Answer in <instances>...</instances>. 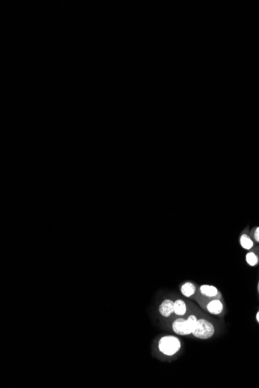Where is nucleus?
<instances>
[{
	"label": "nucleus",
	"mask_w": 259,
	"mask_h": 388,
	"mask_svg": "<svg viewBox=\"0 0 259 388\" xmlns=\"http://www.w3.org/2000/svg\"><path fill=\"white\" fill-rule=\"evenodd\" d=\"M217 325L216 319L210 317L209 314L204 311L198 319L191 337L202 340L213 338L217 333Z\"/></svg>",
	"instance_id": "obj_1"
},
{
	"label": "nucleus",
	"mask_w": 259,
	"mask_h": 388,
	"mask_svg": "<svg viewBox=\"0 0 259 388\" xmlns=\"http://www.w3.org/2000/svg\"><path fill=\"white\" fill-rule=\"evenodd\" d=\"M160 315L163 317L170 318L174 315V301L172 299H165L161 302L158 307Z\"/></svg>",
	"instance_id": "obj_8"
},
{
	"label": "nucleus",
	"mask_w": 259,
	"mask_h": 388,
	"mask_svg": "<svg viewBox=\"0 0 259 388\" xmlns=\"http://www.w3.org/2000/svg\"><path fill=\"white\" fill-rule=\"evenodd\" d=\"M172 331L178 336H192V329L186 321V317H175L171 323Z\"/></svg>",
	"instance_id": "obj_5"
},
{
	"label": "nucleus",
	"mask_w": 259,
	"mask_h": 388,
	"mask_svg": "<svg viewBox=\"0 0 259 388\" xmlns=\"http://www.w3.org/2000/svg\"><path fill=\"white\" fill-rule=\"evenodd\" d=\"M199 286L192 281H185L180 285V291L185 298L196 302L199 296Z\"/></svg>",
	"instance_id": "obj_6"
},
{
	"label": "nucleus",
	"mask_w": 259,
	"mask_h": 388,
	"mask_svg": "<svg viewBox=\"0 0 259 388\" xmlns=\"http://www.w3.org/2000/svg\"><path fill=\"white\" fill-rule=\"evenodd\" d=\"M196 302L202 309L209 315L216 317H223L226 314V305L223 298H196Z\"/></svg>",
	"instance_id": "obj_3"
},
{
	"label": "nucleus",
	"mask_w": 259,
	"mask_h": 388,
	"mask_svg": "<svg viewBox=\"0 0 259 388\" xmlns=\"http://www.w3.org/2000/svg\"><path fill=\"white\" fill-rule=\"evenodd\" d=\"M250 236L253 239L255 242L259 243V226L255 227L250 232Z\"/></svg>",
	"instance_id": "obj_11"
},
{
	"label": "nucleus",
	"mask_w": 259,
	"mask_h": 388,
	"mask_svg": "<svg viewBox=\"0 0 259 388\" xmlns=\"http://www.w3.org/2000/svg\"><path fill=\"white\" fill-rule=\"evenodd\" d=\"M157 350L161 355L166 357H174L183 350V342L175 336H164L157 342Z\"/></svg>",
	"instance_id": "obj_2"
},
{
	"label": "nucleus",
	"mask_w": 259,
	"mask_h": 388,
	"mask_svg": "<svg viewBox=\"0 0 259 388\" xmlns=\"http://www.w3.org/2000/svg\"><path fill=\"white\" fill-rule=\"evenodd\" d=\"M223 298V294L217 287L211 285H202L199 286V296L198 298Z\"/></svg>",
	"instance_id": "obj_7"
},
{
	"label": "nucleus",
	"mask_w": 259,
	"mask_h": 388,
	"mask_svg": "<svg viewBox=\"0 0 259 388\" xmlns=\"http://www.w3.org/2000/svg\"><path fill=\"white\" fill-rule=\"evenodd\" d=\"M257 291H258V294H259V281H258Z\"/></svg>",
	"instance_id": "obj_13"
},
{
	"label": "nucleus",
	"mask_w": 259,
	"mask_h": 388,
	"mask_svg": "<svg viewBox=\"0 0 259 388\" xmlns=\"http://www.w3.org/2000/svg\"><path fill=\"white\" fill-rule=\"evenodd\" d=\"M239 242H240L241 246H242L244 250H252L255 247V241L250 236V233L243 232L239 237Z\"/></svg>",
	"instance_id": "obj_10"
},
{
	"label": "nucleus",
	"mask_w": 259,
	"mask_h": 388,
	"mask_svg": "<svg viewBox=\"0 0 259 388\" xmlns=\"http://www.w3.org/2000/svg\"><path fill=\"white\" fill-rule=\"evenodd\" d=\"M256 319L257 323L259 324V310L257 311V313H256Z\"/></svg>",
	"instance_id": "obj_12"
},
{
	"label": "nucleus",
	"mask_w": 259,
	"mask_h": 388,
	"mask_svg": "<svg viewBox=\"0 0 259 388\" xmlns=\"http://www.w3.org/2000/svg\"><path fill=\"white\" fill-rule=\"evenodd\" d=\"M245 261L250 267H256L259 264V247H254L245 255Z\"/></svg>",
	"instance_id": "obj_9"
},
{
	"label": "nucleus",
	"mask_w": 259,
	"mask_h": 388,
	"mask_svg": "<svg viewBox=\"0 0 259 388\" xmlns=\"http://www.w3.org/2000/svg\"><path fill=\"white\" fill-rule=\"evenodd\" d=\"M191 300H184L182 298L174 301V315L175 317H186L190 311L197 306Z\"/></svg>",
	"instance_id": "obj_4"
}]
</instances>
